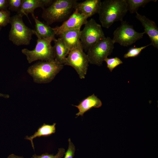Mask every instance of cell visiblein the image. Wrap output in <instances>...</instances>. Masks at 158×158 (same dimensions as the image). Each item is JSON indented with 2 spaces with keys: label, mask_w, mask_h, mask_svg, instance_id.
<instances>
[{
  "label": "cell",
  "mask_w": 158,
  "mask_h": 158,
  "mask_svg": "<svg viewBox=\"0 0 158 158\" xmlns=\"http://www.w3.org/2000/svg\"><path fill=\"white\" fill-rule=\"evenodd\" d=\"M23 17L17 14L11 17L10 19L11 28L9 39L17 46L29 45L34 34L33 30L29 28L24 23Z\"/></svg>",
  "instance_id": "obj_4"
},
{
  "label": "cell",
  "mask_w": 158,
  "mask_h": 158,
  "mask_svg": "<svg viewBox=\"0 0 158 158\" xmlns=\"http://www.w3.org/2000/svg\"><path fill=\"white\" fill-rule=\"evenodd\" d=\"M32 16L35 23V29L33 30L34 34L41 38L54 41L56 39L54 28L39 20L34 14Z\"/></svg>",
  "instance_id": "obj_12"
},
{
  "label": "cell",
  "mask_w": 158,
  "mask_h": 158,
  "mask_svg": "<svg viewBox=\"0 0 158 158\" xmlns=\"http://www.w3.org/2000/svg\"><path fill=\"white\" fill-rule=\"evenodd\" d=\"M121 25L113 32L112 39L115 44L117 43L124 47L129 46L142 38L145 33L136 31L132 25L122 21Z\"/></svg>",
  "instance_id": "obj_9"
},
{
  "label": "cell",
  "mask_w": 158,
  "mask_h": 158,
  "mask_svg": "<svg viewBox=\"0 0 158 158\" xmlns=\"http://www.w3.org/2000/svg\"><path fill=\"white\" fill-rule=\"evenodd\" d=\"M8 0H0V11L7 9Z\"/></svg>",
  "instance_id": "obj_26"
},
{
  "label": "cell",
  "mask_w": 158,
  "mask_h": 158,
  "mask_svg": "<svg viewBox=\"0 0 158 158\" xmlns=\"http://www.w3.org/2000/svg\"><path fill=\"white\" fill-rule=\"evenodd\" d=\"M68 19L61 25L54 28L56 35H59L62 33L69 30L80 29L81 26L87 22L88 18L75 9Z\"/></svg>",
  "instance_id": "obj_10"
},
{
  "label": "cell",
  "mask_w": 158,
  "mask_h": 158,
  "mask_svg": "<svg viewBox=\"0 0 158 158\" xmlns=\"http://www.w3.org/2000/svg\"><path fill=\"white\" fill-rule=\"evenodd\" d=\"M102 105V101L94 94L83 100L77 105H73L78 109L77 117L82 116L84 114L92 108H98Z\"/></svg>",
  "instance_id": "obj_16"
},
{
  "label": "cell",
  "mask_w": 158,
  "mask_h": 158,
  "mask_svg": "<svg viewBox=\"0 0 158 158\" xmlns=\"http://www.w3.org/2000/svg\"><path fill=\"white\" fill-rule=\"evenodd\" d=\"M52 0H23L21 6L17 14L23 16L28 17L29 13L34 14L35 10L38 8L42 9L49 6L52 2Z\"/></svg>",
  "instance_id": "obj_13"
},
{
  "label": "cell",
  "mask_w": 158,
  "mask_h": 158,
  "mask_svg": "<svg viewBox=\"0 0 158 158\" xmlns=\"http://www.w3.org/2000/svg\"><path fill=\"white\" fill-rule=\"evenodd\" d=\"M9 10L18 12L20 10L23 0H8Z\"/></svg>",
  "instance_id": "obj_24"
},
{
  "label": "cell",
  "mask_w": 158,
  "mask_h": 158,
  "mask_svg": "<svg viewBox=\"0 0 158 158\" xmlns=\"http://www.w3.org/2000/svg\"><path fill=\"white\" fill-rule=\"evenodd\" d=\"M1 27H0V31L1 30Z\"/></svg>",
  "instance_id": "obj_29"
},
{
  "label": "cell",
  "mask_w": 158,
  "mask_h": 158,
  "mask_svg": "<svg viewBox=\"0 0 158 158\" xmlns=\"http://www.w3.org/2000/svg\"><path fill=\"white\" fill-rule=\"evenodd\" d=\"M54 41V45L53 47L54 59L58 63L63 65L70 50L60 37L56 39Z\"/></svg>",
  "instance_id": "obj_17"
},
{
  "label": "cell",
  "mask_w": 158,
  "mask_h": 158,
  "mask_svg": "<svg viewBox=\"0 0 158 158\" xmlns=\"http://www.w3.org/2000/svg\"><path fill=\"white\" fill-rule=\"evenodd\" d=\"M102 27L93 18L87 20L80 32V40L83 50L87 51L92 46L106 37Z\"/></svg>",
  "instance_id": "obj_6"
},
{
  "label": "cell",
  "mask_w": 158,
  "mask_h": 158,
  "mask_svg": "<svg viewBox=\"0 0 158 158\" xmlns=\"http://www.w3.org/2000/svg\"><path fill=\"white\" fill-rule=\"evenodd\" d=\"M64 65L54 59L40 61L30 66L27 71L32 78L34 82L45 84L51 82L62 69Z\"/></svg>",
  "instance_id": "obj_2"
},
{
  "label": "cell",
  "mask_w": 158,
  "mask_h": 158,
  "mask_svg": "<svg viewBox=\"0 0 158 158\" xmlns=\"http://www.w3.org/2000/svg\"><path fill=\"white\" fill-rule=\"evenodd\" d=\"M0 97H2L5 98H8L9 97V95L8 94H4L0 93Z\"/></svg>",
  "instance_id": "obj_28"
},
{
  "label": "cell",
  "mask_w": 158,
  "mask_h": 158,
  "mask_svg": "<svg viewBox=\"0 0 158 158\" xmlns=\"http://www.w3.org/2000/svg\"><path fill=\"white\" fill-rule=\"evenodd\" d=\"M150 45H151L150 44L140 47H132L124 54L123 57L125 58H128L136 57L140 54L142 50Z\"/></svg>",
  "instance_id": "obj_22"
},
{
  "label": "cell",
  "mask_w": 158,
  "mask_h": 158,
  "mask_svg": "<svg viewBox=\"0 0 158 158\" xmlns=\"http://www.w3.org/2000/svg\"><path fill=\"white\" fill-rule=\"evenodd\" d=\"M7 158H24L23 157L16 156L14 154H11L9 155Z\"/></svg>",
  "instance_id": "obj_27"
},
{
  "label": "cell",
  "mask_w": 158,
  "mask_h": 158,
  "mask_svg": "<svg viewBox=\"0 0 158 158\" xmlns=\"http://www.w3.org/2000/svg\"><path fill=\"white\" fill-rule=\"evenodd\" d=\"M128 11L126 0H105L102 1L98 14L101 25L109 28L115 22L123 21Z\"/></svg>",
  "instance_id": "obj_1"
},
{
  "label": "cell",
  "mask_w": 158,
  "mask_h": 158,
  "mask_svg": "<svg viewBox=\"0 0 158 158\" xmlns=\"http://www.w3.org/2000/svg\"><path fill=\"white\" fill-rule=\"evenodd\" d=\"M76 0H55L43 9L42 17L48 25L63 21L75 10Z\"/></svg>",
  "instance_id": "obj_3"
},
{
  "label": "cell",
  "mask_w": 158,
  "mask_h": 158,
  "mask_svg": "<svg viewBox=\"0 0 158 158\" xmlns=\"http://www.w3.org/2000/svg\"><path fill=\"white\" fill-rule=\"evenodd\" d=\"M37 43L35 48L29 50L24 48L21 50L26 56L28 63H30L37 60L47 61L54 59V54L52 41L37 36Z\"/></svg>",
  "instance_id": "obj_5"
},
{
  "label": "cell",
  "mask_w": 158,
  "mask_h": 158,
  "mask_svg": "<svg viewBox=\"0 0 158 158\" xmlns=\"http://www.w3.org/2000/svg\"><path fill=\"white\" fill-rule=\"evenodd\" d=\"M65 152V149L61 148L58 149V152L55 155L46 153L41 155H37L35 154L31 158H62L64 155Z\"/></svg>",
  "instance_id": "obj_23"
},
{
  "label": "cell",
  "mask_w": 158,
  "mask_h": 158,
  "mask_svg": "<svg viewBox=\"0 0 158 158\" xmlns=\"http://www.w3.org/2000/svg\"><path fill=\"white\" fill-rule=\"evenodd\" d=\"M10 15L8 9L0 11V27H4L10 23Z\"/></svg>",
  "instance_id": "obj_21"
},
{
  "label": "cell",
  "mask_w": 158,
  "mask_h": 158,
  "mask_svg": "<svg viewBox=\"0 0 158 158\" xmlns=\"http://www.w3.org/2000/svg\"><path fill=\"white\" fill-rule=\"evenodd\" d=\"M114 44L112 39L107 37L92 46L87 51V54L89 63L98 66L101 65L104 59L112 52Z\"/></svg>",
  "instance_id": "obj_7"
},
{
  "label": "cell",
  "mask_w": 158,
  "mask_h": 158,
  "mask_svg": "<svg viewBox=\"0 0 158 158\" xmlns=\"http://www.w3.org/2000/svg\"><path fill=\"white\" fill-rule=\"evenodd\" d=\"M80 29H75L65 31L59 35L70 51L82 45L80 40Z\"/></svg>",
  "instance_id": "obj_15"
},
{
  "label": "cell",
  "mask_w": 158,
  "mask_h": 158,
  "mask_svg": "<svg viewBox=\"0 0 158 158\" xmlns=\"http://www.w3.org/2000/svg\"><path fill=\"white\" fill-rule=\"evenodd\" d=\"M104 61L106 62L107 68L111 72L116 67L123 63V61L117 57L110 58L107 57Z\"/></svg>",
  "instance_id": "obj_20"
},
{
  "label": "cell",
  "mask_w": 158,
  "mask_h": 158,
  "mask_svg": "<svg viewBox=\"0 0 158 158\" xmlns=\"http://www.w3.org/2000/svg\"><path fill=\"white\" fill-rule=\"evenodd\" d=\"M68 149L65 153L63 158H73L75 155V147L69 138L68 140Z\"/></svg>",
  "instance_id": "obj_25"
},
{
  "label": "cell",
  "mask_w": 158,
  "mask_h": 158,
  "mask_svg": "<svg viewBox=\"0 0 158 158\" xmlns=\"http://www.w3.org/2000/svg\"><path fill=\"white\" fill-rule=\"evenodd\" d=\"M136 18L141 23L144 28L145 33L149 36L151 41V45L158 48V28L155 22L144 15L136 13Z\"/></svg>",
  "instance_id": "obj_11"
},
{
  "label": "cell",
  "mask_w": 158,
  "mask_h": 158,
  "mask_svg": "<svg viewBox=\"0 0 158 158\" xmlns=\"http://www.w3.org/2000/svg\"><path fill=\"white\" fill-rule=\"evenodd\" d=\"M157 0H126L128 11L131 13L137 12L139 8L144 7L147 3L151 2H156Z\"/></svg>",
  "instance_id": "obj_19"
},
{
  "label": "cell",
  "mask_w": 158,
  "mask_h": 158,
  "mask_svg": "<svg viewBox=\"0 0 158 158\" xmlns=\"http://www.w3.org/2000/svg\"><path fill=\"white\" fill-rule=\"evenodd\" d=\"M101 2L100 0H86L77 2L75 9H77L79 12L89 18L98 13Z\"/></svg>",
  "instance_id": "obj_14"
},
{
  "label": "cell",
  "mask_w": 158,
  "mask_h": 158,
  "mask_svg": "<svg viewBox=\"0 0 158 158\" xmlns=\"http://www.w3.org/2000/svg\"><path fill=\"white\" fill-rule=\"evenodd\" d=\"M56 123H54L52 125L44 123L38 128L33 135L30 136H26L25 139L30 141L32 147L34 150L33 139L37 137L47 136L54 133L56 132Z\"/></svg>",
  "instance_id": "obj_18"
},
{
  "label": "cell",
  "mask_w": 158,
  "mask_h": 158,
  "mask_svg": "<svg viewBox=\"0 0 158 158\" xmlns=\"http://www.w3.org/2000/svg\"><path fill=\"white\" fill-rule=\"evenodd\" d=\"M89 63L87 54L84 52L81 45L70 51L63 65L72 67L76 71L79 78L82 79L85 78Z\"/></svg>",
  "instance_id": "obj_8"
}]
</instances>
